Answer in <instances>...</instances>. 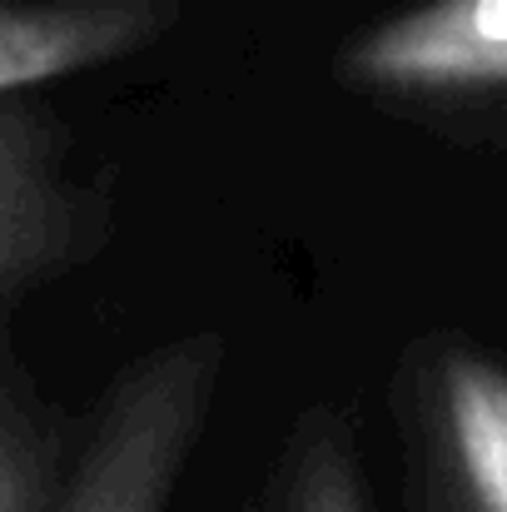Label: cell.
I'll use <instances>...</instances> for the list:
<instances>
[{"instance_id": "6da1fadb", "label": "cell", "mask_w": 507, "mask_h": 512, "mask_svg": "<svg viewBox=\"0 0 507 512\" xmlns=\"http://www.w3.org/2000/svg\"><path fill=\"white\" fill-rule=\"evenodd\" d=\"M229 339L184 329L130 358L100 393L50 512H165L214 413Z\"/></svg>"}, {"instance_id": "7a4b0ae2", "label": "cell", "mask_w": 507, "mask_h": 512, "mask_svg": "<svg viewBox=\"0 0 507 512\" xmlns=\"http://www.w3.org/2000/svg\"><path fill=\"white\" fill-rule=\"evenodd\" d=\"M338 85L383 105H468L507 95V0H418L348 35Z\"/></svg>"}, {"instance_id": "3957f363", "label": "cell", "mask_w": 507, "mask_h": 512, "mask_svg": "<svg viewBox=\"0 0 507 512\" xmlns=\"http://www.w3.org/2000/svg\"><path fill=\"white\" fill-rule=\"evenodd\" d=\"M403 408L423 512H507V368L468 343H428Z\"/></svg>"}, {"instance_id": "277c9868", "label": "cell", "mask_w": 507, "mask_h": 512, "mask_svg": "<svg viewBox=\"0 0 507 512\" xmlns=\"http://www.w3.org/2000/svg\"><path fill=\"white\" fill-rule=\"evenodd\" d=\"M95 239L100 209L70 179L50 120L25 100L0 105V304L70 274Z\"/></svg>"}, {"instance_id": "5b68a950", "label": "cell", "mask_w": 507, "mask_h": 512, "mask_svg": "<svg viewBox=\"0 0 507 512\" xmlns=\"http://www.w3.org/2000/svg\"><path fill=\"white\" fill-rule=\"evenodd\" d=\"M179 15L184 0H0V105L150 50Z\"/></svg>"}, {"instance_id": "8992f818", "label": "cell", "mask_w": 507, "mask_h": 512, "mask_svg": "<svg viewBox=\"0 0 507 512\" xmlns=\"http://www.w3.org/2000/svg\"><path fill=\"white\" fill-rule=\"evenodd\" d=\"M259 512H368L363 468L334 408H304L264 478Z\"/></svg>"}, {"instance_id": "52a82bcc", "label": "cell", "mask_w": 507, "mask_h": 512, "mask_svg": "<svg viewBox=\"0 0 507 512\" xmlns=\"http://www.w3.org/2000/svg\"><path fill=\"white\" fill-rule=\"evenodd\" d=\"M60 433L10 383H0V512H50L60 498Z\"/></svg>"}]
</instances>
